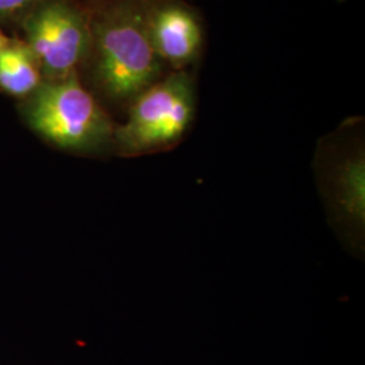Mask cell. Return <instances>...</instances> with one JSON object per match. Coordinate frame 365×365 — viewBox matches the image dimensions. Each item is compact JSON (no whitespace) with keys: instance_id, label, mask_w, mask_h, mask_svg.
Masks as SVG:
<instances>
[{"instance_id":"cell-4","label":"cell","mask_w":365,"mask_h":365,"mask_svg":"<svg viewBox=\"0 0 365 365\" xmlns=\"http://www.w3.org/2000/svg\"><path fill=\"white\" fill-rule=\"evenodd\" d=\"M43 80L76 75L91 52V19L68 0H41L22 18Z\"/></svg>"},{"instance_id":"cell-3","label":"cell","mask_w":365,"mask_h":365,"mask_svg":"<svg viewBox=\"0 0 365 365\" xmlns=\"http://www.w3.org/2000/svg\"><path fill=\"white\" fill-rule=\"evenodd\" d=\"M194 115V81L185 71H176L133 99L128 120L115 129L114 144L128 156L170 148L182 140Z\"/></svg>"},{"instance_id":"cell-1","label":"cell","mask_w":365,"mask_h":365,"mask_svg":"<svg viewBox=\"0 0 365 365\" xmlns=\"http://www.w3.org/2000/svg\"><path fill=\"white\" fill-rule=\"evenodd\" d=\"M149 4L114 0L91 19V76L107 98L126 102L161 78L163 61L148 31Z\"/></svg>"},{"instance_id":"cell-7","label":"cell","mask_w":365,"mask_h":365,"mask_svg":"<svg viewBox=\"0 0 365 365\" xmlns=\"http://www.w3.org/2000/svg\"><path fill=\"white\" fill-rule=\"evenodd\" d=\"M41 0H0V19L24 18Z\"/></svg>"},{"instance_id":"cell-2","label":"cell","mask_w":365,"mask_h":365,"mask_svg":"<svg viewBox=\"0 0 365 365\" xmlns=\"http://www.w3.org/2000/svg\"><path fill=\"white\" fill-rule=\"evenodd\" d=\"M30 128L53 145L71 152H96L114 143L115 128L76 75L43 80L25 98Z\"/></svg>"},{"instance_id":"cell-5","label":"cell","mask_w":365,"mask_h":365,"mask_svg":"<svg viewBox=\"0 0 365 365\" xmlns=\"http://www.w3.org/2000/svg\"><path fill=\"white\" fill-rule=\"evenodd\" d=\"M148 31L163 63L182 71L200 53L203 30L195 11L182 3L149 6Z\"/></svg>"},{"instance_id":"cell-6","label":"cell","mask_w":365,"mask_h":365,"mask_svg":"<svg viewBox=\"0 0 365 365\" xmlns=\"http://www.w3.org/2000/svg\"><path fill=\"white\" fill-rule=\"evenodd\" d=\"M42 81L38 61L26 42L11 39L0 53V91L25 99Z\"/></svg>"},{"instance_id":"cell-8","label":"cell","mask_w":365,"mask_h":365,"mask_svg":"<svg viewBox=\"0 0 365 365\" xmlns=\"http://www.w3.org/2000/svg\"><path fill=\"white\" fill-rule=\"evenodd\" d=\"M10 41H11V39L9 38V37H6L4 33L0 30V53L3 52V49L9 45Z\"/></svg>"}]
</instances>
